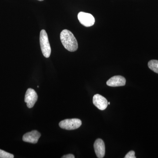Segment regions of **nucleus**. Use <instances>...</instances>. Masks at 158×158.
<instances>
[{"mask_svg": "<svg viewBox=\"0 0 158 158\" xmlns=\"http://www.w3.org/2000/svg\"><path fill=\"white\" fill-rule=\"evenodd\" d=\"M125 158H136L135 156V152L134 151H131L129 152L124 157Z\"/></svg>", "mask_w": 158, "mask_h": 158, "instance_id": "obj_12", "label": "nucleus"}, {"mask_svg": "<svg viewBox=\"0 0 158 158\" xmlns=\"http://www.w3.org/2000/svg\"><path fill=\"white\" fill-rule=\"evenodd\" d=\"M110 102H108V105H110Z\"/></svg>", "mask_w": 158, "mask_h": 158, "instance_id": "obj_14", "label": "nucleus"}, {"mask_svg": "<svg viewBox=\"0 0 158 158\" xmlns=\"http://www.w3.org/2000/svg\"><path fill=\"white\" fill-rule=\"evenodd\" d=\"M40 136L41 135L39 132L34 130L24 135L23 137V140L25 142L36 144L38 142Z\"/></svg>", "mask_w": 158, "mask_h": 158, "instance_id": "obj_8", "label": "nucleus"}, {"mask_svg": "<svg viewBox=\"0 0 158 158\" xmlns=\"http://www.w3.org/2000/svg\"><path fill=\"white\" fill-rule=\"evenodd\" d=\"M82 122L79 118L66 119L59 123V126L61 128L67 130H75L81 126Z\"/></svg>", "mask_w": 158, "mask_h": 158, "instance_id": "obj_3", "label": "nucleus"}, {"mask_svg": "<svg viewBox=\"0 0 158 158\" xmlns=\"http://www.w3.org/2000/svg\"><path fill=\"white\" fill-rule=\"evenodd\" d=\"M40 42L43 55L45 58H49L51 54V48L48 36L45 30H42L40 31Z\"/></svg>", "mask_w": 158, "mask_h": 158, "instance_id": "obj_2", "label": "nucleus"}, {"mask_svg": "<svg viewBox=\"0 0 158 158\" xmlns=\"http://www.w3.org/2000/svg\"><path fill=\"white\" fill-rule=\"evenodd\" d=\"M38 96L34 89L29 88L26 92L25 97V102L27 103V106L29 108L33 107L37 101Z\"/></svg>", "mask_w": 158, "mask_h": 158, "instance_id": "obj_5", "label": "nucleus"}, {"mask_svg": "<svg viewBox=\"0 0 158 158\" xmlns=\"http://www.w3.org/2000/svg\"><path fill=\"white\" fill-rule=\"evenodd\" d=\"M62 158H74L75 156L73 155L72 154H69L63 156L62 157Z\"/></svg>", "mask_w": 158, "mask_h": 158, "instance_id": "obj_13", "label": "nucleus"}, {"mask_svg": "<svg viewBox=\"0 0 158 158\" xmlns=\"http://www.w3.org/2000/svg\"><path fill=\"white\" fill-rule=\"evenodd\" d=\"M77 17L80 23L85 27H91L95 23V19L90 13L81 11L78 14Z\"/></svg>", "mask_w": 158, "mask_h": 158, "instance_id": "obj_4", "label": "nucleus"}, {"mask_svg": "<svg viewBox=\"0 0 158 158\" xmlns=\"http://www.w3.org/2000/svg\"><path fill=\"white\" fill-rule=\"evenodd\" d=\"M93 102L94 105L99 110H104L108 106V102L106 99L99 94L94 96Z\"/></svg>", "mask_w": 158, "mask_h": 158, "instance_id": "obj_6", "label": "nucleus"}, {"mask_svg": "<svg viewBox=\"0 0 158 158\" xmlns=\"http://www.w3.org/2000/svg\"><path fill=\"white\" fill-rule=\"evenodd\" d=\"M14 155L10 153L6 152L5 151L0 149V158H13Z\"/></svg>", "mask_w": 158, "mask_h": 158, "instance_id": "obj_11", "label": "nucleus"}, {"mask_svg": "<svg viewBox=\"0 0 158 158\" xmlns=\"http://www.w3.org/2000/svg\"><path fill=\"white\" fill-rule=\"evenodd\" d=\"M148 66L151 70L158 74V60H150L148 62Z\"/></svg>", "mask_w": 158, "mask_h": 158, "instance_id": "obj_10", "label": "nucleus"}, {"mask_svg": "<svg viewBox=\"0 0 158 158\" xmlns=\"http://www.w3.org/2000/svg\"><path fill=\"white\" fill-rule=\"evenodd\" d=\"M126 80L121 76H115L111 77L107 81L106 84L110 87H116L123 86L126 85Z\"/></svg>", "mask_w": 158, "mask_h": 158, "instance_id": "obj_9", "label": "nucleus"}, {"mask_svg": "<svg viewBox=\"0 0 158 158\" xmlns=\"http://www.w3.org/2000/svg\"><path fill=\"white\" fill-rule=\"evenodd\" d=\"M38 1H43L44 0H38Z\"/></svg>", "mask_w": 158, "mask_h": 158, "instance_id": "obj_15", "label": "nucleus"}, {"mask_svg": "<svg viewBox=\"0 0 158 158\" xmlns=\"http://www.w3.org/2000/svg\"><path fill=\"white\" fill-rule=\"evenodd\" d=\"M94 151L97 156L98 158H102L105 156V145L103 141L101 139H97L94 144Z\"/></svg>", "mask_w": 158, "mask_h": 158, "instance_id": "obj_7", "label": "nucleus"}, {"mask_svg": "<svg viewBox=\"0 0 158 158\" xmlns=\"http://www.w3.org/2000/svg\"><path fill=\"white\" fill-rule=\"evenodd\" d=\"M60 40L62 45L69 52H75L78 48L76 38L71 32L64 30L60 34Z\"/></svg>", "mask_w": 158, "mask_h": 158, "instance_id": "obj_1", "label": "nucleus"}]
</instances>
